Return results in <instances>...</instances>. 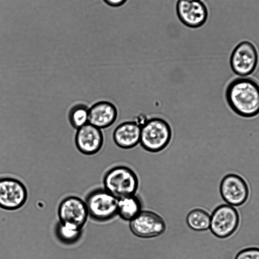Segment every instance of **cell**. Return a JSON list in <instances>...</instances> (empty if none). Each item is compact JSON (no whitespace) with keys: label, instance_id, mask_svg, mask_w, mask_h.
<instances>
[{"label":"cell","instance_id":"1","mask_svg":"<svg viewBox=\"0 0 259 259\" xmlns=\"http://www.w3.org/2000/svg\"><path fill=\"white\" fill-rule=\"evenodd\" d=\"M226 101L236 114L251 118L259 114V84L250 77H237L227 85Z\"/></svg>","mask_w":259,"mask_h":259},{"label":"cell","instance_id":"2","mask_svg":"<svg viewBox=\"0 0 259 259\" xmlns=\"http://www.w3.org/2000/svg\"><path fill=\"white\" fill-rule=\"evenodd\" d=\"M171 135L170 126L165 119L153 117L141 125L140 143L147 151L158 152L169 144Z\"/></svg>","mask_w":259,"mask_h":259},{"label":"cell","instance_id":"3","mask_svg":"<svg viewBox=\"0 0 259 259\" xmlns=\"http://www.w3.org/2000/svg\"><path fill=\"white\" fill-rule=\"evenodd\" d=\"M104 189L116 198L136 194L139 186L136 174L129 167L119 165L108 170L103 178Z\"/></svg>","mask_w":259,"mask_h":259},{"label":"cell","instance_id":"4","mask_svg":"<svg viewBox=\"0 0 259 259\" xmlns=\"http://www.w3.org/2000/svg\"><path fill=\"white\" fill-rule=\"evenodd\" d=\"M84 201L89 215L94 221L107 222L117 215L118 198L104 188L92 190Z\"/></svg>","mask_w":259,"mask_h":259},{"label":"cell","instance_id":"5","mask_svg":"<svg viewBox=\"0 0 259 259\" xmlns=\"http://www.w3.org/2000/svg\"><path fill=\"white\" fill-rule=\"evenodd\" d=\"M58 215L60 223L78 230L82 229L89 216L85 201L75 196L67 197L61 201Z\"/></svg>","mask_w":259,"mask_h":259},{"label":"cell","instance_id":"6","mask_svg":"<svg viewBox=\"0 0 259 259\" xmlns=\"http://www.w3.org/2000/svg\"><path fill=\"white\" fill-rule=\"evenodd\" d=\"M239 221V213L234 207L222 204L215 208L210 215L209 229L215 236L227 238L236 231Z\"/></svg>","mask_w":259,"mask_h":259},{"label":"cell","instance_id":"7","mask_svg":"<svg viewBox=\"0 0 259 259\" xmlns=\"http://www.w3.org/2000/svg\"><path fill=\"white\" fill-rule=\"evenodd\" d=\"M258 55L254 45L248 41L239 43L233 50L230 59L232 71L237 75L245 76L255 70Z\"/></svg>","mask_w":259,"mask_h":259},{"label":"cell","instance_id":"8","mask_svg":"<svg viewBox=\"0 0 259 259\" xmlns=\"http://www.w3.org/2000/svg\"><path fill=\"white\" fill-rule=\"evenodd\" d=\"M130 228L135 236L142 238H152L164 233L166 224L158 213L150 210H142L130 222Z\"/></svg>","mask_w":259,"mask_h":259},{"label":"cell","instance_id":"9","mask_svg":"<svg viewBox=\"0 0 259 259\" xmlns=\"http://www.w3.org/2000/svg\"><path fill=\"white\" fill-rule=\"evenodd\" d=\"M27 191L19 180L10 177L0 179V208L14 210L21 208L26 202Z\"/></svg>","mask_w":259,"mask_h":259},{"label":"cell","instance_id":"10","mask_svg":"<svg viewBox=\"0 0 259 259\" xmlns=\"http://www.w3.org/2000/svg\"><path fill=\"white\" fill-rule=\"evenodd\" d=\"M176 13L180 21L193 28L203 25L208 18V10L201 0H178Z\"/></svg>","mask_w":259,"mask_h":259},{"label":"cell","instance_id":"11","mask_svg":"<svg viewBox=\"0 0 259 259\" xmlns=\"http://www.w3.org/2000/svg\"><path fill=\"white\" fill-rule=\"evenodd\" d=\"M220 192L223 199L232 206L244 204L249 196V189L246 181L240 176L230 174L221 181Z\"/></svg>","mask_w":259,"mask_h":259},{"label":"cell","instance_id":"12","mask_svg":"<svg viewBox=\"0 0 259 259\" xmlns=\"http://www.w3.org/2000/svg\"><path fill=\"white\" fill-rule=\"evenodd\" d=\"M75 141L80 152L93 155L101 149L104 138L101 129L88 123L77 129Z\"/></svg>","mask_w":259,"mask_h":259},{"label":"cell","instance_id":"13","mask_svg":"<svg viewBox=\"0 0 259 259\" xmlns=\"http://www.w3.org/2000/svg\"><path fill=\"white\" fill-rule=\"evenodd\" d=\"M117 114V109L112 103L99 101L89 108L88 123L100 129L105 128L114 123Z\"/></svg>","mask_w":259,"mask_h":259},{"label":"cell","instance_id":"14","mask_svg":"<svg viewBox=\"0 0 259 259\" xmlns=\"http://www.w3.org/2000/svg\"><path fill=\"white\" fill-rule=\"evenodd\" d=\"M141 125L136 121H127L118 124L113 133V139L119 147L127 149L140 143Z\"/></svg>","mask_w":259,"mask_h":259},{"label":"cell","instance_id":"15","mask_svg":"<svg viewBox=\"0 0 259 259\" xmlns=\"http://www.w3.org/2000/svg\"><path fill=\"white\" fill-rule=\"evenodd\" d=\"M142 207L141 200L136 194L121 197L118 199L117 214L130 222L140 213Z\"/></svg>","mask_w":259,"mask_h":259},{"label":"cell","instance_id":"16","mask_svg":"<svg viewBox=\"0 0 259 259\" xmlns=\"http://www.w3.org/2000/svg\"><path fill=\"white\" fill-rule=\"evenodd\" d=\"M186 222L192 230L196 231H205L209 228L210 215L202 209L195 208L187 214Z\"/></svg>","mask_w":259,"mask_h":259},{"label":"cell","instance_id":"17","mask_svg":"<svg viewBox=\"0 0 259 259\" xmlns=\"http://www.w3.org/2000/svg\"><path fill=\"white\" fill-rule=\"evenodd\" d=\"M82 230L70 228L59 222L56 226L55 234L60 241L65 244H72L77 242L81 235Z\"/></svg>","mask_w":259,"mask_h":259},{"label":"cell","instance_id":"18","mask_svg":"<svg viewBox=\"0 0 259 259\" xmlns=\"http://www.w3.org/2000/svg\"><path fill=\"white\" fill-rule=\"evenodd\" d=\"M89 108L83 105L74 106L70 111L69 119L73 127L77 129L88 123Z\"/></svg>","mask_w":259,"mask_h":259},{"label":"cell","instance_id":"19","mask_svg":"<svg viewBox=\"0 0 259 259\" xmlns=\"http://www.w3.org/2000/svg\"><path fill=\"white\" fill-rule=\"evenodd\" d=\"M235 259H259V248L243 249L236 254Z\"/></svg>","mask_w":259,"mask_h":259},{"label":"cell","instance_id":"20","mask_svg":"<svg viewBox=\"0 0 259 259\" xmlns=\"http://www.w3.org/2000/svg\"><path fill=\"white\" fill-rule=\"evenodd\" d=\"M108 6L112 7H118L124 4L127 0H103Z\"/></svg>","mask_w":259,"mask_h":259}]
</instances>
